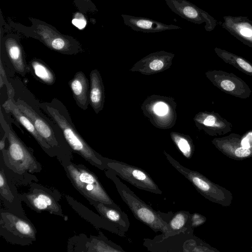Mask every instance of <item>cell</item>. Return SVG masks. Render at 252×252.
<instances>
[{"label": "cell", "mask_w": 252, "mask_h": 252, "mask_svg": "<svg viewBox=\"0 0 252 252\" xmlns=\"http://www.w3.org/2000/svg\"><path fill=\"white\" fill-rule=\"evenodd\" d=\"M0 193L1 196L10 202L13 200L14 196L8 186L4 172L2 168L0 172Z\"/></svg>", "instance_id": "603a6c76"}, {"label": "cell", "mask_w": 252, "mask_h": 252, "mask_svg": "<svg viewBox=\"0 0 252 252\" xmlns=\"http://www.w3.org/2000/svg\"><path fill=\"white\" fill-rule=\"evenodd\" d=\"M163 66V62L158 59L154 60L150 63V68L154 70H160Z\"/></svg>", "instance_id": "1f68e13d"}, {"label": "cell", "mask_w": 252, "mask_h": 252, "mask_svg": "<svg viewBox=\"0 0 252 252\" xmlns=\"http://www.w3.org/2000/svg\"><path fill=\"white\" fill-rule=\"evenodd\" d=\"M39 107L61 128L65 141L75 152L96 165H103L102 160L77 130L65 106L57 98L40 102Z\"/></svg>", "instance_id": "6da1fadb"}, {"label": "cell", "mask_w": 252, "mask_h": 252, "mask_svg": "<svg viewBox=\"0 0 252 252\" xmlns=\"http://www.w3.org/2000/svg\"><path fill=\"white\" fill-rule=\"evenodd\" d=\"M28 65L30 72L39 82L48 85L55 83V74L43 61L34 59L31 60Z\"/></svg>", "instance_id": "44dd1931"}, {"label": "cell", "mask_w": 252, "mask_h": 252, "mask_svg": "<svg viewBox=\"0 0 252 252\" xmlns=\"http://www.w3.org/2000/svg\"><path fill=\"white\" fill-rule=\"evenodd\" d=\"M6 49L14 69L19 74L24 77L30 72V69L20 46L16 41L10 40L6 43Z\"/></svg>", "instance_id": "ac0fdd59"}, {"label": "cell", "mask_w": 252, "mask_h": 252, "mask_svg": "<svg viewBox=\"0 0 252 252\" xmlns=\"http://www.w3.org/2000/svg\"><path fill=\"white\" fill-rule=\"evenodd\" d=\"M205 221L204 218L200 215L194 213L190 215V225L194 228L201 224Z\"/></svg>", "instance_id": "4316f807"}, {"label": "cell", "mask_w": 252, "mask_h": 252, "mask_svg": "<svg viewBox=\"0 0 252 252\" xmlns=\"http://www.w3.org/2000/svg\"><path fill=\"white\" fill-rule=\"evenodd\" d=\"M0 224L1 226L20 237L35 239L36 231L32 225L14 214L1 213Z\"/></svg>", "instance_id": "4fadbf2b"}, {"label": "cell", "mask_w": 252, "mask_h": 252, "mask_svg": "<svg viewBox=\"0 0 252 252\" xmlns=\"http://www.w3.org/2000/svg\"><path fill=\"white\" fill-rule=\"evenodd\" d=\"M172 11L181 18L194 24L205 23L207 32L213 31L218 24L217 21L207 12L187 0H165Z\"/></svg>", "instance_id": "ba28073f"}, {"label": "cell", "mask_w": 252, "mask_h": 252, "mask_svg": "<svg viewBox=\"0 0 252 252\" xmlns=\"http://www.w3.org/2000/svg\"><path fill=\"white\" fill-rule=\"evenodd\" d=\"M221 27L243 44L252 48V21L247 16H224Z\"/></svg>", "instance_id": "30bf717a"}, {"label": "cell", "mask_w": 252, "mask_h": 252, "mask_svg": "<svg viewBox=\"0 0 252 252\" xmlns=\"http://www.w3.org/2000/svg\"><path fill=\"white\" fill-rule=\"evenodd\" d=\"M29 203L38 211H47L50 213L60 212L59 204L48 193L39 190L37 192L29 193L26 195Z\"/></svg>", "instance_id": "2e32d148"}, {"label": "cell", "mask_w": 252, "mask_h": 252, "mask_svg": "<svg viewBox=\"0 0 252 252\" xmlns=\"http://www.w3.org/2000/svg\"><path fill=\"white\" fill-rule=\"evenodd\" d=\"M0 64V87L1 89L5 85L7 89L8 97H14L15 95L14 89L8 81L1 60Z\"/></svg>", "instance_id": "d4e9b609"}, {"label": "cell", "mask_w": 252, "mask_h": 252, "mask_svg": "<svg viewBox=\"0 0 252 252\" xmlns=\"http://www.w3.org/2000/svg\"><path fill=\"white\" fill-rule=\"evenodd\" d=\"M89 105L97 114L102 108L103 92L101 77L97 69L90 73Z\"/></svg>", "instance_id": "e0dca14e"}, {"label": "cell", "mask_w": 252, "mask_h": 252, "mask_svg": "<svg viewBox=\"0 0 252 252\" xmlns=\"http://www.w3.org/2000/svg\"><path fill=\"white\" fill-rule=\"evenodd\" d=\"M2 107L6 113L11 115L27 129L43 149L48 151L52 148L38 133L30 119L19 109L14 97H8Z\"/></svg>", "instance_id": "7c38bea8"}, {"label": "cell", "mask_w": 252, "mask_h": 252, "mask_svg": "<svg viewBox=\"0 0 252 252\" xmlns=\"http://www.w3.org/2000/svg\"><path fill=\"white\" fill-rule=\"evenodd\" d=\"M6 139H7V133L5 131H4V135L0 141V150L1 151H2L3 150H4V148H5V141H6Z\"/></svg>", "instance_id": "d6a6232c"}, {"label": "cell", "mask_w": 252, "mask_h": 252, "mask_svg": "<svg viewBox=\"0 0 252 252\" xmlns=\"http://www.w3.org/2000/svg\"><path fill=\"white\" fill-rule=\"evenodd\" d=\"M215 51L224 62L229 64L246 74L252 76V63L244 58L216 47Z\"/></svg>", "instance_id": "7402d4cb"}, {"label": "cell", "mask_w": 252, "mask_h": 252, "mask_svg": "<svg viewBox=\"0 0 252 252\" xmlns=\"http://www.w3.org/2000/svg\"><path fill=\"white\" fill-rule=\"evenodd\" d=\"M125 25L136 32L145 33H154L167 30H177L181 27L173 25H167L150 18L122 14Z\"/></svg>", "instance_id": "8fae6325"}, {"label": "cell", "mask_w": 252, "mask_h": 252, "mask_svg": "<svg viewBox=\"0 0 252 252\" xmlns=\"http://www.w3.org/2000/svg\"><path fill=\"white\" fill-rule=\"evenodd\" d=\"M190 215L189 211H179L173 213L168 220V233L165 237L175 235L181 232L193 231L190 225Z\"/></svg>", "instance_id": "d6986e66"}, {"label": "cell", "mask_w": 252, "mask_h": 252, "mask_svg": "<svg viewBox=\"0 0 252 252\" xmlns=\"http://www.w3.org/2000/svg\"><path fill=\"white\" fill-rule=\"evenodd\" d=\"M96 208L99 213L106 220L112 222L124 232L128 230L130 222L127 215L121 209H117L98 202Z\"/></svg>", "instance_id": "9a60e30c"}, {"label": "cell", "mask_w": 252, "mask_h": 252, "mask_svg": "<svg viewBox=\"0 0 252 252\" xmlns=\"http://www.w3.org/2000/svg\"><path fill=\"white\" fill-rule=\"evenodd\" d=\"M51 47L56 50L62 52L68 53L69 52L68 44L66 43L64 39L62 38H56L53 39L50 43Z\"/></svg>", "instance_id": "484cf974"}, {"label": "cell", "mask_w": 252, "mask_h": 252, "mask_svg": "<svg viewBox=\"0 0 252 252\" xmlns=\"http://www.w3.org/2000/svg\"><path fill=\"white\" fill-rule=\"evenodd\" d=\"M0 123L7 133L8 147L2 152L7 166L14 172L22 174L39 170L38 163L30 150L18 137L10 123L7 122L0 110Z\"/></svg>", "instance_id": "3957f363"}, {"label": "cell", "mask_w": 252, "mask_h": 252, "mask_svg": "<svg viewBox=\"0 0 252 252\" xmlns=\"http://www.w3.org/2000/svg\"><path fill=\"white\" fill-rule=\"evenodd\" d=\"M174 139L183 155L187 158L189 159L191 157L192 153L190 143L187 139L178 136L174 137Z\"/></svg>", "instance_id": "cb8c5ba5"}, {"label": "cell", "mask_w": 252, "mask_h": 252, "mask_svg": "<svg viewBox=\"0 0 252 252\" xmlns=\"http://www.w3.org/2000/svg\"><path fill=\"white\" fill-rule=\"evenodd\" d=\"M73 97L77 106L86 110L89 105V82L83 72H77L68 82Z\"/></svg>", "instance_id": "5bb4252c"}, {"label": "cell", "mask_w": 252, "mask_h": 252, "mask_svg": "<svg viewBox=\"0 0 252 252\" xmlns=\"http://www.w3.org/2000/svg\"><path fill=\"white\" fill-rule=\"evenodd\" d=\"M154 111L157 115L163 116L167 114L168 106L163 102H158L155 105Z\"/></svg>", "instance_id": "f1b7e54d"}, {"label": "cell", "mask_w": 252, "mask_h": 252, "mask_svg": "<svg viewBox=\"0 0 252 252\" xmlns=\"http://www.w3.org/2000/svg\"><path fill=\"white\" fill-rule=\"evenodd\" d=\"M72 24L79 29H82L86 25V21L83 17L74 18L72 21Z\"/></svg>", "instance_id": "4dcf8cb0"}, {"label": "cell", "mask_w": 252, "mask_h": 252, "mask_svg": "<svg viewBox=\"0 0 252 252\" xmlns=\"http://www.w3.org/2000/svg\"><path fill=\"white\" fill-rule=\"evenodd\" d=\"M67 171L75 187L84 196L109 207L121 209L110 198L93 173L72 164L67 166Z\"/></svg>", "instance_id": "277c9868"}, {"label": "cell", "mask_w": 252, "mask_h": 252, "mask_svg": "<svg viewBox=\"0 0 252 252\" xmlns=\"http://www.w3.org/2000/svg\"><path fill=\"white\" fill-rule=\"evenodd\" d=\"M234 154L237 157L245 158L251 154V151L249 149H246L241 146L235 150Z\"/></svg>", "instance_id": "f546056e"}, {"label": "cell", "mask_w": 252, "mask_h": 252, "mask_svg": "<svg viewBox=\"0 0 252 252\" xmlns=\"http://www.w3.org/2000/svg\"><path fill=\"white\" fill-rule=\"evenodd\" d=\"M208 77L215 86L228 94L246 99L252 94V91L248 85L232 73L215 70L210 72Z\"/></svg>", "instance_id": "9c48e42d"}, {"label": "cell", "mask_w": 252, "mask_h": 252, "mask_svg": "<svg viewBox=\"0 0 252 252\" xmlns=\"http://www.w3.org/2000/svg\"><path fill=\"white\" fill-rule=\"evenodd\" d=\"M108 177L115 184L121 198L139 221L149 227L155 232L159 231L161 237L168 233V224L163 219L161 212L154 210L138 197L127 186L120 180L113 172H109Z\"/></svg>", "instance_id": "7a4b0ae2"}, {"label": "cell", "mask_w": 252, "mask_h": 252, "mask_svg": "<svg viewBox=\"0 0 252 252\" xmlns=\"http://www.w3.org/2000/svg\"><path fill=\"white\" fill-rule=\"evenodd\" d=\"M103 164L117 176L138 189L161 194L162 192L145 170L114 159H102Z\"/></svg>", "instance_id": "8992f818"}, {"label": "cell", "mask_w": 252, "mask_h": 252, "mask_svg": "<svg viewBox=\"0 0 252 252\" xmlns=\"http://www.w3.org/2000/svg\"><path fill=\"white\" fill-rule=\"evenodd\" d=\"M201 123L213 135H221L232 130V124L216 113L204 115Z\"/></svg>", "instance_id": "ffe728a7"}, {"label": "cell", "mask_w": 252, "mask_h": 252, "mask_svg": "<svg viewBox=\"0 0 252 252\" xmlns=\"http://www.w3.org/2000/svg\"><path fill=\"white\" fill-rule=\"evenodd\" d=\"M15 102L19 109L30 119L38 133L46 142L52 148L59 147L58 135L63 133L59 126L51 119H48L41 113H38L21 99H17Z\"/></svg>", "instance_id": "52a82bcc"}, {"label": "cell", "mask_w": 252, "mask_h": 252, "mask_svg": "<svg viewBox=\"0 0 252 252\" xmlns=\"http://www.w3.org/2000/svg\"><path fill=\"white\" fill-rule=\"evenodd\" d=\"M193 231L181 232L166 237L156 236L153 239L144 238L143 246L152 252H192L203 251L199 239Z\"/></svg>", "instance_id": "5b68a950"}, {"label": "cell", "mask_w": 252, "mask_h": 252, "mask_svg": "<svg viewBox=\"0 0 252 252\" xmlns=\"http://www.w3.org/2000/svg\"><path fill=\"white\" fill-rule=\"evenodd\" d=\"M241 146L249 149L252 148V131L247 132L241 140Z\"/></svg>", "instance_id": "83f0119b"}]
</instances>
